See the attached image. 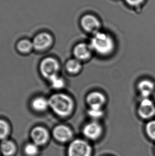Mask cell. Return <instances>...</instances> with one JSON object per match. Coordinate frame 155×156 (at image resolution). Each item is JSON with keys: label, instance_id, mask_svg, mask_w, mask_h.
<instances>
[{"label": "cell", "instance_id": "12", "mask_svg": "<svg viewBox=\"0 0 155 156\" xmlns=\"http://www.w3.org/2000/svg\"><path fill=\"white\" fill-rule=\"evenodd\" d=\"M32 139L37 145L45 144L48 139V133L46 129L42 127H37L32 131Z\"/></svg>", "mask_w": 155, "mask_h": 156}, {"label": "cell", "instance_id": "1", "mask_svg": "<svg viewBox=\"0 0 155 156\" xmlns=\"http://www.w3.org/2000/svg\"><path fill=\"white\" fill-rule=\"evenodd\" d=\"M49 105L58 116L66 117L71 114L74 109L73 100L69 95L63 93L52 95L48 99Z\"/></svg>", "mask_w": 155, "mask_h": 156}, {"label": "cell", "instance_id": "24", "mask_svg": "<svg viewBox=\"0 0 155 156\" xmlns=\"http://www.w3.org/2000/svg\"><path fill=\"white\" fill-rule=\"evenodd\" d=\"M154 97H155V95H154Z\"/></svg>", "mask_w": 155, "mask_h": 156}, {"label": "cell", "instance_id": "17", "mask_svg": "<svg viewBox=\"0 0 155 156\" xmlns=\"http://www.w3.org/2000/svg\"><path fill=\"white\" fill-rule=\"evenodd\" d=\"M33 48V42L27 40H21L17 44V49L21 53H27L30 52Z\"/></svg>", "mask_w": 155, "mask_h": 156}, {"label": "cell", "instance_id": "3", "mask_svg": "<svg viewBox=\"0 0 155 156\" xmlns=\"http://www.w3.org/2000/svg\"><path fill=\"white\" fill-rule=\"evenodd\" d=\"M59 68L60 66L57 60L50 57L44 59L40 65L41 74L48 80L57 75Z\"/></svg>", "mask_w": 155, "mask_h": 156}, {"label": "cell", "instance_id": "22", "mask_svg": "<svg viewBox=\"0 0 155 156\" xmlns=\"http://www.w3.org/2000/svg\"><path fill=\"white\" fill-rule=\"evenodd\" d=\"M147 134L152 139L155 140V120L149 122L146 125Z\"/></svg>", "mask_w": 155, "mask_h": 156}, {"label": "cell", "instance_id": "16", "mask_svg": "<svg viewBox=\"0 0 155 156\" xmlns=\"http://www.w3.org/2000/svg\"><path fill=\"white\" fill-rule=\"evenodd\" d=\"M1 149L3 154L5 156H11L15 151V146L12 142L5 140L1 144Z\"/></svg>", "mask_w": 155, "mask_h": 156}, {"label": "cell", "instance_id": "5", "mask_svg": "<svg viewBox=\"0 0 155 156\" xmlns=\"http://www.w3.org/2000/svg\"><path fill=\"white\" fill-rule=\"evenodd\" d=\"M82 27L86 32L93 34L99 32L101 23L96 17L92 15H88L82 18L81 20Z\"/></svg>", "mask_w": 155, "mask_h": 156}, {"label": "cell", "instance_id": "13", "mask_svg": "<svg viewBox=\"0 0 155 156\" xmlns=\"http://www.w3.org/2000/svg\"><path fill=\"white\" fill-rule=\"evenodd\" d=\"M138 90L143 98H148L155 90V85L150 80H141L138 85Z\"/></svg>", "mask_w": 155, "mask_h": 156}, {"label": "cell", "instance_id": "15", "mask_svg": "<svg viewBox=\"0 0 155 156\" xmlns=\"http://www.w3.org/2000/svg\"><path fill=\"white\" fill-rule=\"evenodd\" d=\"M81 64L77 59H71L67 61L66 68L67 72L72 74L79 73L81 69Z\"/></svg>", "mask_w": 155, "mask_h": 156}, {"label": "cell", "instance_id": "21", "mask_svg": "<svg viewBox=\"0 0 155 156\" xmlns=\"http://www.w3.org/2000/svg\"><path fill=\"white\" fill-rule=\"evenodd\" d=\"M38 152V146L35 143L28 144L25 147V152L28 156H35Z\"/></svg>", "mask_w": 155, "mask_h": 156}, {"label": "cell", "instance_id": "18", "mask_svg": "<svg viewBox=\"0 0 155 156\" xmlns=\"http://www.w3.org/2000/svg\"><path fill=\"white\" fill-rule=\"evenodd\" d=\"M48 80H50V85L53 89L60 90L62 89L65 86V81L63 78L59 76L58 75H55Z\"/></svg>", "mask_w": 155, "mask_h": 156}, {"label": "cell", "instance_id": "8", "mask_svg": "<svg viewBox=\"0 0 155 156\" xmlns=\"http://www.w3.org/2000/svg\"><path fill=\"white\" fill-rule=\"evenodd\" d=\"M92 50L89 44L81 43L74 47V54L79 61H85L90 58Z\"/></svg>", "mask_w": 155, "mask_h": 156}, {"label": "cell", "instance_id": "11", "mask_svg": "<svg viewBox=\"0 0 155 156\" xmlns=\"http://www.w3.org/2000/svg\"><path fill=\"white\" fill-rule=\"evenodd\" d=\"M54 135L59 141L66 142L72 136L71 130L65 125H59L54 129Z\"/></svg>", "mask_w": 155, "mask_h": 156}, {"label": "cell", "instance_id": "10", "mask_svg": "<svg viewBox=\"0 0 155 156\" xmlns=\"http://www.w3.org/2000/svg\"><path fill=\"white\" fill-rule=\"evenodd\" d=\"M88 105L91 107L102 108L106 102V98L103 94L97 91L89 93L86 99Z\"/></svg>", "mask_w": 155, "mask_h": 156}, {"label": "cell", "instance_id": "20", "mask_svg": "<svg viewBox=\"0 0 155 156\" xmlns=\"http://www.w3.org/2000/svg\"><path fill=\"white\" fill-rule=\"evenodd\" d=\"M9 132L8 124L3 120L0 119V139H3L7 136Z\"/></svg>", "mask_w": 155, "mask_h": 156}, {"label": "cell", "instance_id": "19", "mask_svg": "<svg viewBox=\"0 0 155 156\" xmlns=\"http://www.w3.org/2000/svg\"><path fill=\"white\" fill-rule=\"evenodd\" d=\"M88 114L90 117L96 119L102 117L104 112L101 108L91 107L88 110Z\"/></svg>", "mask_w": 155, "mask_h": 156}, {"label": "cell", "instance_id": "14", "mask_svg": "<svg viewBox=\"0 0 155 156\" xmlns=\"http://www.w3.org/2000/svg\"><path fill=\"white\" fill-rule=\"evenodd\" d=\"M32 107L36 112H44L50 107L48 100L43 97L35 98L32 101Z\"/></svg>", "mask_w": 155, "mask_h": 156}, {"label": "cell", "instance_id": "7", "mask_svg": "<svg viewBox=\"0 0 155 156\" xmlns=\"http://www.w3.org/2000/svg\"><path fill=\"white\" fill-rule=\"evenodd\" d=\"M53 39L50 34L42 33L37 35L33 41L34 49L38 51H43L47 49L52 44Z\"/></svg>", "mask_w": 155, "mask_h": 156}, {"label": "cell", "instance_id": "23", "mask_svg": "<svg viewBox=\"0 0 155 156\" xmlns=\"http://www.w3.org/2000/svg\"><path fill=\"white\" fill-rule=\"evenodd\" d=\"M128 3L133 6L138 5L143 1V0H126Z\"/></svg>", "mask_w": 155, "mask_h": 156}, {"label": "cell", "instance_id": "6", "mask_svg": "<svg viewBox=\"0 0 155 156\" xmlns=\"http://www.w3.org/2000/svg\"><path fill=\"white\" fill-rule=\"evenodd\" d=\"M138 114L143 119H149L155 115V106L148 98H143L138 108Z\"/></svg>", "mask_w": 155, "mask_h": 156}, {"label": "cell", "instance_id": "4", "mask_svg": "<svg viewBox=\"0 0 155 156\" xmlns=\"http://www.w3.org/2000/svg\"><path fill=\"white\" fill-rule=\"evenodd\" d=\"M91 149L85 141L76 140L70 144L68 150L69 156H90Z\"/></svg>", "mask_w": 155, "mask_h": 156}, {"label": "cell", "instance_id": "9", "mask_svg": "<svg viewBox=\"0 0 155 156\" xmlns=\"http://www.w3.org/2000/svg\"><path fill=\"white\" fill-rule=\"evenodd\" d=\"M84 135L90 139H96L100 136L102 132L101 125L96 122H89L84 127Z\"/></svg>", "mask_w": 155, "mask_h": 156}, {"label": "cell", "instance_id": "2", "mask_svg": "<svg viewBox=\"0 0 155 156\" xmlns=\"http://www.w3.org/2000/svg\"><path fill=\"white\" fill-rule=\"evenodd\" d=\"M93 35L89 44L92 51L102 55L111 54L114 49V42L111 37L105 33L101 32Z\"/></svg>", "mask_w": 155, "mask_h": 156}]
</instances>
